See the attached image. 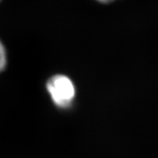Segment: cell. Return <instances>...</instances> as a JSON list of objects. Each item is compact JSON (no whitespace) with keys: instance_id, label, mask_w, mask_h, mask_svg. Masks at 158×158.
Segmentation results:
<instances>
[{"instance_id":"1","label":"cell","mask_w":158,"mask_h":158,"mask_svg":"<svg viewBox=\"0 0 158 158\" xmlns=\"http://www.w3.org/2000/svg\"><path fill=\"white\" fill-rule=\"evenodd\" d=\"M47 89L52 102L60 108H67L73 102L75 88L69 77L64 75H56L47 82Z\"/></svg>"},{"instance_id":"4","label":"cell","mask_w":158,"mask_h":158,"mask_svg":"<svg viewBox=\"0 0 158 158\" xmlns=\"http://www.w3.org/2000/svg\"><path fill=\"white\" fill-rule=\"evenodd\" d=\"M0 1H1V0H0Z\"/></svg>"},{"instance_id":"3","label":"cell","mask_w":158,"mask_h":158,"mask_svg":"<svg viewBox=\"0 0 158 158\" xmlns=\"http://www.w3.org/2000/svg\"><path fill=\"white\" fill-rule=\"evenodd\" d=\"M97 2H102V3H109V2H111L114 0H96Z\"/></svg>"},{"instance_id":"2","label":"cell","mask_w":158,"mask_h":158,"mask_svg":"<svg viewBox=\"0 0 158 158\" xmlns=\"http://www.w3.org/2000/svg\"><path fill=\"white\" fill-rule=\"evenodd\" d=\"M6 65V53L4 46L0 41V73L5 69Z\"/></svg>"}]
</instances>
